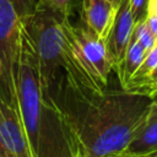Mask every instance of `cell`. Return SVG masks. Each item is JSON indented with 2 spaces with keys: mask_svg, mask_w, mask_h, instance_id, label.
Segmentation results:
<instances>
[{
  "mask_svg": "<svg viewBox=\"0 0 157 157\" xmlns=\"http://www.w3.org/2000/svg\"><path fill=\"white\" fill-rule=\"evenodd\" d=\"M22 22L10 0H0V97L17 110L16 72Z\"/></svg>",
  "mask_w": 157,
  "mask_h": 157,
  "instance_id": "cell-5",
  "label": "cell"
},
{
  "mask_svg": "<svg viewBox=\"0 0 157 157\" xmlns=\"http://www.w3.org/2000/svg\"><path fill=\"white\" fill-rule=\"evenodd\" d=\"M15 11L17 12L21 22L32 15L36 7L37 0H10Z\"/></svg>",
  "mask_w": 157,
  "mask_h": 157,
  "instance_id": "cell-13",
  "label": "cell"
},
{
  "mask_svg": "<svg viewBox=\"0 0 157 157\" xmlns=\"http://www.w3.org/2000/svg\"><path fill=\"white\" fill-rule=\"evenodd\" d=\"M148 52H146L137 42H135L134 39L130 40V44L128 47L126 54L124 56V60L120 64V66L115 70L121 88L126 85L129 78L134 75V72L141 65V63H142V60H144V58H145V55Z\"/></svg>",
  "mask_w": 157,
  "mask_h": 157,
  "instance_id": "cell-10",
  "label": "cell"
},
{
  "mask_svg": "<svg viewBox=\"0 0 157 157\" xmlns=\"http://www.w3.org/2000/svg\"><path fill=\"white\" fill-rule=\"evenodd\" d=\"M16 97L17 113L32 157H74L75 135L52 94L43 90L37 56L23 28Z\"/></svg>",
  "mask_w": 157,
  "mask_h": 157,
  "instance_id": "cell-2",
  "label": "cell"
},
{
  "mask_svg": "<svg viewBox=\"0 0 157 157\" xmlns=\"http://www.w3.org/2000/svg\"><path fill=\"white\" fill-rule=\"evenodd\" d=\"M126 151L141 155H156L157 153V103L152 101V108L150 115L137 134L135 140L128 147Z\"/></svg>",
  "mask_w": 157,
  "mask_h": 157,
  "instance_id": "cell-9",
  "label": "cell"
},
{
  "mask_svg": "<svg viewBox=\"0 0 157 157\" xmlns=\"http://www.w3.org/2000/svg\"><path fill=\"white\" fill-rule=\"evenodd\" d=\"M155 48H157V40H156V45H155Z\"/></svg>",
  "mask_w": 157,
  "mask_h": 157,
  "instance_id": "cell-23",
  "label": "cell"
},
{
  "mask_svg": "<svg viewBox=\"0 0 157 157\" xmlns=\"http://www.w3.org/2000/svg\"><path fill=\"white\" fill-rule=\"evenodd\" d=\"M156 92H157V67L155 69V71H153V74L151 76V80H150V85L145 90L144 94L151 98Z\"/></svg>",
  "mask_w": 157,
  "mask_h": 157,
  "instance_id": "cell-16",
  "label": "cell"
},
{
  "mask_svg": "<svg viewBox=\"0 0 157 157\" xmlns=\"http://www.w3.org/2000/svg\"><path fill=\"white\" fill-rule=\"evenodd\" d=\"M152 1H153V2H155V4L157 5V0H152Z\"/></svg>",
  "mask_w": 157,
  "mask_h": 157,
  "instance_id": "cell-21",
  "label": "cell"
},
{
  "mask_svg": "<svg viewBox=\"0 0 157 157\" xmlns=\"http://www.w3.org/2000/svg\"><path fill=\"white\" fill-rule=\"evenodd\" d=\"M69 21L67 15L55 10L44 0H37L32 15L22 21L23 31L37 56L43 90L47 92L56 81L60 67L65 70V77L69 81L87 88L72 60L66 31Z\"/></svg>",
  "mask_w": 157,
  "mask_h": 157,
  "instance_id": "cell-3",
  "label": "cell"
},
{
  "mask_svg": "<svg viewBox=\"0 0 157 157\" xmlns=\"http://www.w3.org/2000/svg\"><path fill=\"white\" fill-rule=\"evenodd\" d=\"M145 23H146L147 28L150 29V32L157 39V5L152 0H150V2H148V9H147Z\"/></svg>",
  "mask_w": 157,
  "mask_h": 157,
  "instance_id": "cell-14",
  "label": "cell"
},
{
  "mask_svg": "<svg viewBox=\"0 0 157 157\" xmlns=\"http://www.w3.org/2000/svg\"><path fill=\"white\" fill-rule=\"evenodd\" d=\"M75 135V134H74ZM74 157H88L86 150L83 148V146L77 141L76 136H75V151H74Z\"/></svg>",
  "mask_w": 157,
  "mask_h": 157,
  "instance_id": "cell-17",
  "label": "cell"
},
{
  "mask_svg": "<svg viewBox=\"0 0 157 157\" xmlns=\"http://www.w3.org/2000/svg\"><path fill=\"white\" fill-rule=\"evenodd\" d=\"M107 157H153V156L134 153V152H130V151H123V152H119V153H115V155H110V156H107Z\"/></svg>",
  "mask_w": 157,
  "mask_h": 157,
  "instance_id": "cell-18",
  "label": "cell"
},
{
  "mask_svg": "<svg viewBox=\"0 0 157 157\" xmlns=\"http://www.w3.org/2000/svg\"><path fill=\"white\" fill-rule=\"evenodd\" d=\"M49 93L88 157L126 151L152 108V99L147 96L121 88L92 92L65 76Z\"/></svg>",
  "mask_w": 157,
  "mask_h": 157,
  "instance_id": "cell-1",
  "label": "cell"
},
{
  "mask_svg": "<svg viewBox=\"0 0 157 157\" xmlns=\"http://www.w3.org/2000/svg\"><path fill=\"white\" fill-rule=\"evenodd\" d=\"M117 5L109 0H82V25L92 33L105 39L113 25Z\"/></svg>",
  "mask_w": 157,
  "mask_h": 157,
  "instance_id": "cell-8",
  "label": "cell"
},
{
  "mask_svg": "<svg viewBox=\"0 0 157 157\" xmlns=\"http://www.w3.org/2000/svg\"><path fill=\"white\" fill-rule=\"evenodd\" d=\"M148 2L150 0H129L130 12H131V16L135 23L145 21L146 15H147Z\"/></svg>",
  "mask_w": 157,
  "mask_h": 157,
  "instance_id": "cell-12",
  "label": "cell"
},
{
  "mask_svg": "<svg viewBox=\"0 0 157 157\" xmlns=\"http://www.w3.org/2000/svg\"><path fill=\"white\" fill-rule=\"evenodd\" d=\"M66 31L74 64L82 76L87 88L103 92L108 86V77L113 70L104 39L82 26H74L69 21Z\"/></svg>",
  "mask_w": 157,
  "mask_h": 157,
  "instance_id": "cell-4",
  "label": "cell"
},
{
  "mask_svg": "<svg viewBox=\"0 0 157 157\" xmlns=\"http://www.w3.org/2000/svg\"><path fill=\"white\" fill-rule=\"evenodd\" d=\"M0 147L5 157H32L16 109L0 97Z\"/></svg>",
  "mask_w": 157,
  "mask_h": 157,
  "instance_id": "cell-7",
  "label": "cell"
},
{
  "mask_svg": "<svg viewBox=\"0 0 157 157\" xmlns=\"http://www.w3.org/2000/svg\"><path fill=\"white\" fill-rule=\"evenodd\" d=\"M47 4H49L55 10L60 11L64 15L70 16V6H71V0H44Z\"/></svg>",
  "mask_w": 157,
  "mask_h": 157,
  "instance_id": "cell-15",
  "label": "cell"
},
{
  "mask_svg": "<svg viewBox=\"0 0 157 157\" xmlns=\"http://www.w3.org/2000/svg\"><path fill=\"white\" fill-rule=\"evenodd\" d=\"M131 39H134L135 42H137L146 52H150L151 49H153L155 45H156V40H157L155 38V36L147 28L145 21H141V22L135 23Z\"/></svg>",
  "mask_w": 157,
  "mask_h": 157,
  "instance_id": "cell-11",
  "label": "cell"
},
{
  "mask_svg": "<svg viewBox=\"0 0 157 157\" xmlns=\"http://www.w3.org/2000/svg\"><path fill=\"white\" fill-rule=\"evenodd\" d=\"M1 118H2V115H1V110H0V119H1Z\"/></svg>",
  "mask_w": 157,
  "mask_h": 157,
  "instance_id": "cell-22",
  "label": "cell"
},
{
  "mask_svg": "<svg viewBox=\"0 0 157 157\" xmlns=\"http://www.w3.org/2000/svg\"><path fill=\"white\" fill-rule=\"evenodd\" d=\"M0 157H5L4 153H2V151H1V147H0Z\"/></svg>",
  "mask_w": 157,
  "mask_h": 157,
  "instance_id": "cell-20",
  "label": "cell"
},
{
  "mask_svg": "<svg viewBox=\"0 0 157 157\" xmlns=\"http://www.w3.org/2000/svg\"><path fill=\"white\" fill-rule=\"evenodd\" d=\"M135 22L132 20L129 0H119L113 25L104 39L109 60L115 71L124 60L128 47L131 40Z\"/></svg>",
  "mask_w": 157,
  "mask_h": 157,
  "instance_id": "cell-6",
  "label": "cell"
},
{
  "mask_svg": "<svg viewBox=\"0 0 157 157\" xmlns=\"http://www.w3.org/2000/svg\"><path fill=\"white\" fill-rule=\"evenodd\" d=\"M151 156H152V155H151ZM153 157H157V155H153Z\"/></svg>",
  "mask_w": 157,
  "mask_h": 157,
  "instance_id": "cell-24",
  "label": "cell"
},
{
  "mask_svg": "<svg viewBox=\"0 0 157 157\" xmlns=\"http://www.w3.org/2000/svg\"><path fill=\"white\" fill-rule=\"evenodd\" d=\"M109 1H112L114 5H118V2H119V0H109Z\"/></svg>",
  "mask_w": 157,
  "mask_h": 157,
  "instance_id": "cell-19",
  "label": "cell"
}]
</instances>
